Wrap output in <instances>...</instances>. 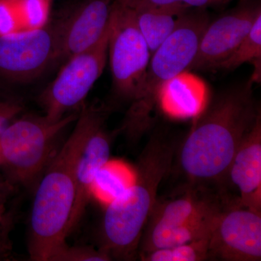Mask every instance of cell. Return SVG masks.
<instances>
[{
  "mask_svg": "<svg viewBox=\"0 0 261 261\" xmlns=\"http://www.w3.org/2000/svg\"><path fill=\"white\" fill-rule=\"evenodd\" d=\"M11 255V247L6 239L0 235V260H7Z\"/></svg>",
  "mask_w": 261,
  "mask_h": 261,
  "instance_id": "603a6c76",
  "label": "cell"
},
{
  "mask_svg": "<svg viewBox=\"0 0 261 261\" xmlns=\"http://www.w3.org/2000/svg\"><path fill=\"white\" fill-rule=\"evenodd\" d=\"M108 57L115 91L133 100L145 78L151 54L135 11L116 0L110 16Z\"/></svg>",
  "mask_w": 261,
  "mask_h": 261,
  "instance_id": "8992f818",
  "label": "cell"
},
{
  "mask_svg": "<svg viewBox=\"0 0 261 261\" xmlns=\"http://www.w3.org/2000/svg\"><path fill=\"white\" fill-rule=\"evenodd\" d=\"M111 139L105 128L99 126L89 137L77 165L75 172V197L67 237L75 229L83 218L86 207L92 195V187L98 171L109 162Z\"/></svg>",
  "mask_w": 261,
  "mask_h": 261,
  "instance_id": "4fadbf2b",
  "label": "cell"
},
{
  "mask_svg": "<svg viewBox=\"0 0 261 261\" xmlns=\"http://www.w3.org/2000/svg\"><path fill=\"white\" fill-rule=\"evenodd\" d=\"M10 189L8 184L0 181V202L5 203L6 200L7 195L9 192Z\"/></svg>",
  "mask_w": 261,
  "mask_h": 261,
  "instance_id": "cb8c5ba5",
  "label": "cell"
},
{
  "mask_svg": "<svg viewBox=\"0 0 261 261\" xmlns=\"http://www.w3.org/2000/svg\"><path fill=\"white\" fill-rule=\"evenodd\" d=\"M232 187L240 205L261 213V115L244 137L221 190Z\"/></svg>",
  "mask_w": 261,
  "mask_h": 261,
  "instance_id": "7c38bea8",
  "label": "cell"
},
{
  "mask_svg": "<svg viewBox=\"0 0 261 261\" xmlns=\"http://www.w3.org/2000/svg\"><path fill=\"white\" fill-rule=\"evenodd\" d=\"M260 59L261 14L238 48L231 56L221 62L216 69L233 70L247 62H250L254 65H260Z\"/></svg>",
  "mask_w": 261,
  "mask_h": 261,
  "instance_id": "ac0fdd59",
  "label": "cell"
},
{
  "mask_svg": "<svg viewBox=\"0 0 261 261\" xmlns=\"http://www.w3.org/2000/svg\"><path fill=\"white\" fill-rule=\"evenodd\" d=\"M108 113L105 106L84 103L71 135L43 173L31 215V260L50 261L67 245L66 228L74 201L77 165L89 137L105 124Z\"/></svg>",
  "mask_w": 261,
  "mask_h": 261,
  "instance_id": "7a4b0ae2",
  "label": "cell"
},
{
  "mask_svg": "<svg viewBox=\"0 0 261 261\" xmlns=\"http://www.w3.org/2000/svg\"><path fill=\"white\" fill-rule=\"evenodd\" d=\"M109 23L99 41L68 58L56 80L43 91L39 102L49 119L58 121L68 111L82 107L106 68Z\"/></svg>",
  "mask_w": 261,
  "mask_h": 261,
  "instance_id": "52a82bcc",
  "label": "cell"
},
{
  "mask_svg": "<svg viewBox=\"0 0 261 261\" xmlns=\"http://www.w3.org/2000/svg\"><path fill=\"white\" fill-rule=\"evenodd\" d=\"M48 13V0H0V36L41 28Z\"/></svg>",
  "mask_w": 261,
  "mask_h": 261,
  "instance_id": "5bb4252c",
  "label": "cell"
},
{
  "mask_svg": "<svg viewBox=\"0 0 261 261\" xmlns=\"http://www.w3.org/2000/svg\"><path fill=\"white\" fill-rule=\"evenodd\" d=\"M23 108V103L19 99L0 97V136Z\"/></svg>",
  "mask_w": 261,
  "mask_h": 261,
  "instance_id": "44dd1931",
  "label": "cell"
},
{
  "mask_svg": "<svg viewBox=\"0 0 261 261\" xmlns=\"http://www.w3.org/2000/svg\"><path fill=\"white\" fill-rule=\"evenodd\" d=\"M130 185L126 171L119 166L110 165L108 162L96 175L92 187V195L109 203L123 193Z\"/></svg>",
  "mask_w": 261,
  "mask_h": 261,
  "instance_id": "e0dca14e",
  "label": "cell"
},
{
  "mask_svg": "<svg viewBox=\"0 0 261 261\" xmlns=\"http://www.w3.org/2000/svg\"><path fill=\"white\" fill-rule=\"evenodd\" d=\"M181 142L164 130H157L144 147L135 178L105 211L102 247L111 258L132 260L154 203L160 185L171 171Z\"/></svg>",
  "mask_w": 261,
  "mask_h": 261,
  "instance_id": "3957f363",
  "label": "cell"
},
{
  "mask_svg": "<svg viewBox=\"0 0 261 261\" xmlns=\"http://www.w3.org/2000/svg\"><path fill=\"white\" fill-rule=\"evenodd\" d=\"M133 10L137 25L152 56L171 35L177 27L180 17L188 10L149 8Z\"/></svg>",
  "mask_w": 261,
  "mask_h": 261,
  "instance_id": "9a60e30c",
  "label": "cell"
},
{
  "mask_svg": "<svg viewBox=\"0 0 261 261\" xmlns=\"http://www.w3.org/2000/svg\"><path fill=\"white\" fill-rule=\"evenodd\" d=\"M59 60L56 20L34 30L0 36V75L8 80H35Z\"/></svg>",
  "mask_w": 261,
  "mask_h": 261,
  "instance_id": "ba28073f",
  "label": "cell"
},
{
  "mask_svg": "<svg viewBox=\"0 0 261 261\" xmlns=\"http://www.w3.org/2000/svg\"><path fill=\"white\" fill-rule=\"evenodd\" d=\"M260 115L252 82L216 97L176 152L187 185L221 190L233 156Z\"/></svg>",
  "mask_w": 261,
  "mask_h": 261,
  "instance_id": "6da1fadb",
  "label": "cell"
},
{
  "mask_svg": "<svg viewBox=\"0 0 261 261\" xmlns=\"http://www.w3.org/2000/svg\"><path fill=\"white\" fill-rule=\"evenodd\" d=\"M10 226V217L7 214L5 203L0 202V235L6 239L5 233H7Z\"/></svg>",
  "mask_w": 261,
  "mask_h": 261,
  "instance_id": "7402d4cb",
  "label": "cell"
},
{
  "mask_svg": "<svg viewBox=\"0 0 261 261\" xmlns=\"http://www.w3.org/2000/svg\"><path fill=\"white\" fill-rule=\"evenodd\" d=\"M3 166V159H2L1 155H0V166Z\"/></svg>",
  "mask_w": 261,
  "mask_h": 261,
  "instance_id": "d4e9b609",
  "label": "cell"
},
{
  "mask_svg": "<svg viewBox=\"0 0 261 261\" xmlns=\"http://www.w3.org/2000/svg\"><path fill=\"white\" fill-rule=\"evenodd\" d=\"M210 19L205 8H192L151 56L147 72L120 128L130 139L147 130L157 99L168 83L189 70Z\"/></svg>",
  "mask_w": 261,
  "mask_h": 261,
  "instance_id": "277c9868",
  "label": "cell"
},
{
  "mask_svg": "<svg viewBox=\"0 0 261 261\" xmlns=\"http://www.w3.org/2000/svg\"><path fill=\"white\" fill-rule=\"evenodd\" d=\"M260 14V7H244L209 23L189 70L216 69L238 48Z\"/></svg>",
  "mask_w": 261,
  "mask_h": 261,
  "instance_id": "30bf717a",
  "label": "cell"
},
{
  "mask_svg": "<svg viewBox=\"0 0 261 261\" xmlns=\"http://www.w3.org/2000/svg\"><path fill=\"white\" fill-rule=\"evenodd\" d=\"M113 0H84L56 22L59 35V61L92 47L107 29Z\"/></svg>",
  "mask_w": 261,
  "mask_h": 261,
  "instance_id": "8fae6325",
  "label": "cell"
},
{
  "mask_svg": "<svg viewBox=\"0 0 261 261\" xmlns=\"http://www.w3.org/2000/svg\"><path fill=\"white\" fill-rule=\"evenodd\" d=\"M208 260L260 261L261 213L235 201L220 211L209 237Z\"/></svg>",
  "mask_w": 261,
  "mask_h": 261,
  "instance_id": "9c48e42d",
  "label": "cell"
},
{
  "mask_svg": "<svg viewBox=\"0 0 261 261\" xmlns=\"http://www.w3.org/2000/svg\"><path fill=\"white\" fill-rule=\"evenodd\" d=\"M113 260L101 249L66 245L51 257L50 261H109Z\"/></svg>",
  "mask_w": 261,
  "mask_h": 261,
  "instance_id": "ffe728a7",
  "label": "cell"
},
{
  "mask_svg": "<svg viewBox=\"0 0 261 261\" xmlns=\"http://www.w3.org/2000/svg\"><path fill=\"white\" fill-rule=\"evenodd\" d=\"M209 237L169 248L140 254L144 261H202L208 260Z\"/></svg>",
  "mask_w": 261,
  "mask_h": 261,
  "instance_id": "2e32d148",
  "label": "cell"
},
{
  "mask_svg": "<svg viewBox=\"0 0 261 261\" xmlns=\"http://www.w3.org/2000/svg\"><path fill=\"white\" fill-rule=\"evenodd\" d=\"M130 9L141 8H178L190 10L192 8H205L210 5H219L230 0H116Z\"/></svg>",
  "mask_w": 261,
  "mask_h": 261,
  "instance_id": "d6986e66",
  "label": "cell"
},
{
  "mask_svg": "<svg viewBox=\"0 0 261 261\" xmlns=\"http://www.w3.org/2000/svg\"><path fill=\"white\" fill-rule=\"evenodd\" d=\"M78 116L70 113L51 121L44 115H27L12 122L0 136L3 166L11 179L24 187L35 185L58 152L60 136Z\"/></svg>",
  "mask_w": 261,
  "mask_h": 261,
  "instance_id": "5b68a950",
  "label": "cell"
}]
</instances>
